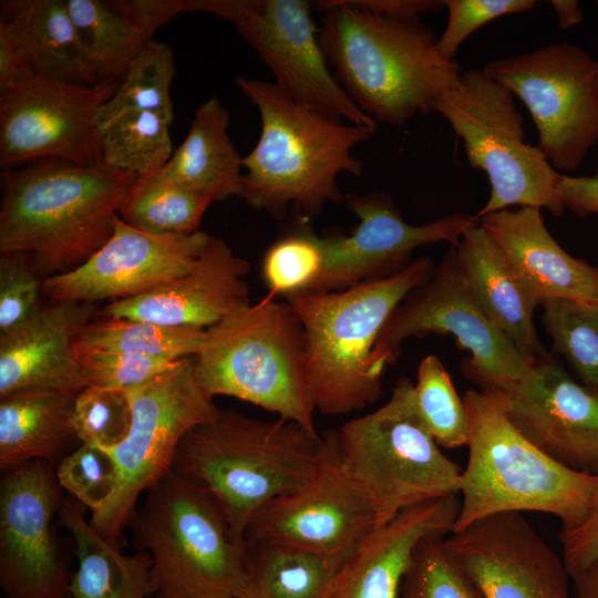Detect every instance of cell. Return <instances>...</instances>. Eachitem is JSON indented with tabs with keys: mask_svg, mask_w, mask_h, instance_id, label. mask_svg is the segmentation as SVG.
Here are the masks:
<instances>
[{
	"mask_svg": "<svg viewBox=\"0 0 598 598\" xmlns=\"http://www.w3.org/2000/svg\"><path fill=\"white\" fill-rule=\"evenodd\" d=\"M1 178L0 252L28 255L44 279L78 268L109 240L138 176L103 161L47 158L4 169Z\"/></svg>",
	"mask_w": 598,
	"mask_h": 598,
	"instance_id": "cell-1",
	"label": "cell"
},
{
	"mask_svg": "<svg viewBox=\"0 0 598 598\" xmlns=\"http://www.w3.org/2000/svg\"><path fill=\"white\" fill-rule=\"evenodd\" d=\"M323 13L319 41L337 81L377 122L401 126L434 112L437 99L457 85L455 61L436 49L437 37L420 19H392L349 0L316 1Z\"/></svg>",
	"mask_w": 598,
	"mask_h": 598,
	"instance_id": "cell-2",
	"label": "cell"
},
{
	"mask_svg": "<svg viewBox=\"0 0 598 598\" xmlns=\"http://www.w3.org/2000/svg\"><path fill=\"white\" fill-rule=\"evenodd\" d=\"M236 85L257 107L260 135L243 157L241 196L254 209L281 218L295 207L305 218L346 195L338 175L361 176L363 164L352 150L372 128L328 118L289 97L274 82L238 76Z\"/></svg>",
	"mask_w": 598,
	"mask_h": 598,
	"instance_id": "cell-3",
	"label": "cell"
},
{
	"mask_svg": "<svg viewBox=\"0 0 598 598\" xmlns=\"http://www.w3.org/2000/svg\"><path fill=\"white\" fill-rule=\"evenodd\" d=\"M321 436L300 424L218 410L181 441L172 472L206 489L223 508L234 538L245 543L251 517L268 502L313 476Z\"/></svg>",
	"mask_w": 598,
	"mask_h": 598,
	"instance_id": "cell-4",
	"label": "cell"
},
{
	"mask_svg": "<svg viewBox=\"0 0 598 598\" xmlns=\"http://www.w3.org/2000/svg\"><path fill=\"white\" fill-rule=\"evenodd\" d=\"M468 456L462 470L460 512L452 532L508 512L558 517L563 526L586 515L597 477L554 460L509 420L498 391L468 390Z\"/></svg>",
	"mask_w": 598,
	"mask_h": 598,
	"instance_id": "cell-5",
	"label": "cell"
},
{
	"mask_svg": "<svg viewBox=\"0 0 598 598\" xmlns=\"http://www.w3.org/2000/svg\"><path fill=\"white\" fill-rule=\"evenodd\" d=\"M152 559V598H248L246 543L218 502L171 472L146 492L128 526Z\"/></svg>",
	"mask_w": 598,
	"mask_h": 598,
	"instance_id": "cell-6",
	"label": "cell"
},
{
	"mask_svg": "<svg viewBox=\"0 0 598 598\" xmlns=\"http://www.w3.org/2000/svg\"><path fill=\"white\" fill-rule=\"evenodd\" d=\"M434 269V262L422 256L386 278L287 298L305 330L308 379L317 410L343 415L379 399L382 378L371 367L378 337L400 302Z\"/></svg>",
	"mask_w": 598,
	"mask_h": 598,
	"instance_id": "cell-7",
	"label": "cell"
},
{
	"mask_svg": "<svg viewBox=\"0 0 598 598\" xmlns=\"http://www.w3.org/2000/svg\"><path fill=\"white\" fill-rule=\"evenodd\" d=\"M195 374L210 398L250 402L318 434L305 330L287 301L267 295L206 329Z\"/></svg>",
	"mask_w": 598,
	"mask_h": 598,
	"instance_id": "cell-8",
	"label": "cell"
},
{
	"mask_svg": "<svg viewBox=\"0 0 598 598\" xmlns=\"http://www.w3.org/2000/svg\"><path fill=\"white\" fill-rule=\"evenodd\" d=\"M413 386L402 377L385 404L337 431L342 462L369 498L375 528L408 508L460 494L462 468L423 424Z\"/></svg>",
	"mask_w": 598,
	"mask_h": 598,
	"instance_id": "cell-9",
	"label": "cell"
},
{
	"mask_svg": "<svg viewBox=\"0 0 598 598\" xmlns=\"http://www.w3.org/2000/svg\"><path fill=\"white\" fill-rule=\"evenodd\" d=\"M434 112L462 140L470 166L487 175L491 194L474 215L477 220L515 206L546 208L554 217L564 214L563 174L537 146L525 143L523 115L507 87L473 69L437 99Z\"/></svg>",
	"mask_w": 598,
	"mask_h": 598,
	"instance_id": "cell-10",
	"label": "cell"
},
{
	"mask_svg": "<svg viewBox=\"0 0 598 598\" xmlns=\"http://www.w3.org/2000/svg\"><path fill=\"white\" fill-rule=\"evenodd\" d=\"M429 334L453 336L470 357L462 361L467 379L484 391L505 392L530 370V363L487 318L461 271L451 246L432 276L415 287L391 313L371 355L373 373L382 378L393 364L401 344Z\"/></svg>",
	"mask_w": 598,
	"mask_h": 598,
	"instance_id": "cell-11",
	"label": "cell"
},
{
	"mask_svg": "<svg viewBox=\"0 0 598 598\" xmlns=\"http://www.w3.org/2000/svg\"><path fill=\"white\" fill-rule=\"evenodd\" d=\"M127 393L132 406L128 433L116 446L105 450L115 465V488L90 518L91 525L114 545H118L141 495L172 472L186 433L219 410L197 382L195 357L181 359L171 370Z\"/></svg>",
	"mask_w": 598,
	"mask_h": 598,
	"instance_id": "cell-12",
	"label": "cell"
},
{
	"mask_svg": "<svg viewBox=\"0 0 598 598\" xmlns=\"http://www.w3.org/2000/svg\"><path fill=\"white\" fill-rule=\"evenodd\" d=\"M483 70L528 110L536 145L556 171H575L598 143V59L559 42L488 62Z\"/></svg>",
	"mask_w": 598,
	"mask_h": 598,
	"instance_id": "cell-13",
	"label": "cell"
},
{
	"mask_svg": "<svg viewBox=\"0 0 598 598\" xmlns=\"http://www.w3.org/2000/svg\"><path fill=\"white\" fill-rule=\"evenodd\" d=\"M184 7L234 23L270 70L276 86L299 104L375 131L378 122L354 104L330 71L309 1L184 0Z\"/></svg>",
	"mask_w": 598,
	"mask_h": 598,
	"instance_id": "cell-14",
	"label": "cell"
},
{
	"mask_svg": "<svg viewBox=\"0 0 598 598\" xmlns=\"http://www.w3.org/2000/svg\"><path fill=\"white\" fill-rule=\"evenodd\" d=\"M374 528L375 514L342 462L337 431H328L321 436L312 478L265 504L251 517L245 543L346 558Z\"/></svg>",
	"mask_w": 598,
	"mask_h": 598,
	"instance_id": "cell-15",
	"label": "cell"
},
{
	"mask_svg": "<svg viewBox=\"0 0 598 598\" xmlns=\"http://www.w3.org/2000/svg\"><path fill=\"white\" fill-rule=\"evenodd\" d=\"M118 85L39 78L0 92L1 167L47 158L83 166L100 163L96 115Z\"/></svg>",
	"mask_w": 598,
	"mask_h": 598,
	"instance_id": "cell-16",
	"label": "cell"
},
{
	"mask_svg": "<svg viewBox=\"0 0 598 598\" xmlns=\"http://www.w3.org/2000/svg\"><path fill=\"white\" fill-rule=\"evenodd\" d=\"M65 496L55 467L32 461L0 481V586L6 598H70L72 574L54 517Z\"/></svg>",
	"mask_w": 598,
	"mask_h": 598,
	"instance_id": "cell-17",
	"label": "cell"
},
{
	"mask_svg": "<svg viewBox=\"0 0 598 598\" xmlns=\"http://www.w3.org/2000/svg\"><path fill=\"white\" fill-rule=\"evenodd\" d=\"M344 203L358 224L349 235L323 237L326 265L311 292L339 291L390 277L412 262L417 247L440 241L456 246L464 233L478 223L473 215L453 214L411 225L391 195L381 190L347 194Z\"/></svg>",
	"mask_w": 598,
	"mask_h": 598,
	"instance_id": "cell-18",
	"label": "cell"
},
{
	"mask_svg": "<svg viewBox=\"0 0 598 598\" xmlns=\"http://www.w3.org/2000/svg\"><path fill=\"white\" fill-rule=\"evenodd\" d=\"M444 545L484 598H573L563 557L523 513L477 519Z\"/></svg>",
	"mask_w": 598,
	"mask_h": 598,
	"instance_id": "cell-19",
	"label": "cell"
},
{
	"mask_svg": "<svg viewBox=\"0 0 598 598\" xmlns=\"http://www.w3.org/2000/svg\"><path fill=\"white\" fill-rule=\"evenodd\" d=\"M212 235L153 234L123 221L118 214L109 240L78 268L43 279L50 301L114 302L140 296L185 272Z\"/></svg>",
	"mask_w": 598,
	"mask_h": 598,
	"instance_id": "cell-20",
	"label": "cell"
},
{
	"mask_svg": "<svg viewBox=\"0 0 598 598\" xmlns=\"http://www.w3.org/2000/svg\"><path fill=\"white\" fill-rule=\"evenodd\" d=\"M513 424L559 463L598 468V388L577 382L550 354L505 392Z\"/></svg>",
	"mask_w": 598,
	"mask_h": 598,
	"instance_id": "cell-21",
	"label": "cell"
},
{
	"mask_svg": "<svg viewBox=\"0 0 598 598\" xmlns=\"http://www.w3.org/2000/svg\"><path fill=\"white\" fill-rule=\"evenodd\" d=\"M249 269L248 260L210 236L187 272L140 296L109 302L100 317L206 330L250 302L244 280Z\"/></svg>",
	"mask_w": 598,
	"mask_h": 598,
	"instance_id": "cell-22",
	"label": "cell"
},
{
	"mask_svg": "<svg viewBox=\"0 0 598 598\" xmlns=\"http://www.w3.org/2000/svg\"><path fill=\"white\" fill-rule=\"evenodd\" d=\"M99 316L95 303L51 301L18 328L0 334V398L32 388L75 394L83 390L74 342Z\"/></svg>",
	"mask_w": 598,
	"mask_h": 598,
	"instance_id": "cell-23",
	"label": "cell"
},
{
	"mask_svg": "<svg viewBox=\"0 0 598 598\" xmlns=\"http://www.w3.org/2000/svg\"><path fill=\"white\" fill-rule=\"evenodd\" d=\"M460 512L457 496L426 502L374 528L342 561L329 598H398L417 545L446 537Z\"/></svg>",
	"mask_w": 598,
	"mask_h": 598,
	"instance_id": "cell-24",
	"label": "cell"
},
{
	"mask_svg": "<svg viewBox=\"0 0 598 598\" xmlns=\"http://www.w3.org/2000/svg\"><path fill=\"white\" fill-rule=\"evenodd\" d=\"M478 224L538 306L559 299L598 302V267L565 251L540 209L506 208L482 216Z\"/></svg>",
	"mask_w": 598,
	"mask_h": 598,
	"instance_id": "cell-25",
	"label": "cell"
},
{
	"mask_svg": "<svg viewBox=\"0 0 598 598\" xmlns=\"http://www.w3.org/2000/svg\"><path fill=\"white\" fill-rule=\"evenodd\" d=\"M455 250L464 279L487 318L530 363L548 357L534 323L536 300L478 223L464 233Z\"/></svg>",
	"mask_w": 598,
	"mask_h": 598,
	"instance_id": "cell-26",
	"label": "cell"
},
{
	"mask_svg": "<svg viewBox=\"0 0 598 598\" xmlns=\"http://www.w3.org/2000/svg\"><path fill=\"white\" fill-rule=\"evenodd\" d=\"M65 3L100 83H120L157 29L185 11L184 0H65Z\"/></svg>",
	"mask_w": 598,
	"mask_h": 598,
	"instance_id": "cell-27",
	"label": "cell"
},
{
	"mask_svg": "<svg viewBox=\"0 0 598 598\" xmlns=\"http://www.w3.org/2000/svg\"><path fill=\"white\" fill-rule=\"evenodd\" d=\"M75 393L32 388L0 398V470L32 461L54 467L80 444L73 424Z\"/></svg>",
	"mask_w": 598,
	"mask_h": 598,
	"instance_id": "cell-28",
	"label": "cell"
},
{
	"mask_svg": "<svg viewBox=\"0 0 598 598\" xmlns=\"http://www.w3.org/2000/svg\"><path fill=\"white\" fill-rule=\"evenodd\" d=\"M229 112L216 97L199 105L183 143L155 176L221 202L241 196L243 157L228 135Z\"/></svg>",
	"mask_w": 598,
	"mask_h": 598,
	"instance_id": "cell-29",
	"label": "cell"
},
{
	"mask_svg": "<svg viewBox=\"0 0 598 598\" xmlns=\"http://www.w3.org/2000/svg\"><path fill=\"white\" fill-rule=\"evenodd\" d=\"M73 497H65L59 518L69 530L78 560L70 598L152 597L151 556L144 550L125 555L86 520Z\"/></svg>",
	"mask_w": 598,
	"mask_h": 598,
	"instance_id": "cell-30",
	"label": "cell"
},
{
	"mask_svg": "<svg viewBox=\"0 0 598 598\" xmlns=\"http://www.w3.org/2000/svg\"><path fill=\"white\" fill-rule=\"evenodd\" d=\"M0 9V21L23 42L42 78L100 83L65 0H4Z\"/></svg>",
	"mask_w": 598,
	"mask_h": 598,
	"instance_id": "cell-31",
	"label": "cell"
},
{
	"mask_svg": "<svg viewBox=\"0 0 598 598\" xmlns=\"http://www.w3.org/2000/svg\"><path fill=\"white\" fill-rule=\"evenodd\" d=\"M248 598H329L346 558L282 545L246 544Z\"/></svg>",
	"mask_w": 598,
	"mask_h": 598,
	"instance_id": "cell-32",
	"label": "cell"
},
{
	"mask_svg": "<svg viewBox=\"0 0 598 598\" xmlns=\"http://www.w3.org/2000/svg\"><path fill=\"white\" fill-rule=\"evenodd\" d=\"M204 337L205 330L99 316L82 328L74 352L109 351L179 360L195 357Z\"/></svg>",
	"mask_w": 598,
	"mask_h": 598,
	"instance_id": "cell-33",
	"label": "cell"
},
{
	"mask_svg": "<svg viewBox=\"0 0 598 598\" xmlns=\"http://www.w3.org/2000/svg\"><path fill=\"white\" fill-rule=\"evenodd\" d=\"M169 125L150 111L118 112L97 126L102 161L138 177L156 173L174 153Z\"/></svg>",
	"mask_w": 598,
	"mask_h": 598,
	"instance_id": "cell-34",
	"label": "cell"
},
{
	"mask_svg": "<svg viewBox=\"0 0 598 598\" xmlns=\"http://www.w3.org/2000/svg\"><path fill=\"white\" fill-rule=\"evenodd\" d=\"M213 204L207 196L154 174L138 177L123 199L118 216L153 234H192Z\"/></svg>",
	"mask_w": 598,
	"mask_h": 598,
	"instance_id": "cell-35",
	"label": "cell"
},
{
	"mask_svg": "<svg viewBox=\"0 0 598 598\" xmlns=\"http://www.w3.org/2000/svg\"><path fill=\"white\" fill-rule=\"evenodd\" d=\"M175 75L174 51L167 44L150 41L135 56L116 92L100 107L97 126L123 110L156 113L174 121L171 84Z\"/></svg>",
	"mask_w": 598,
	"mask_h": 598,
	"instance_id": "cell-36",
	"label": "cell"
},
{
	"mask_svg": "<svg viewBox=\"0 0 598 598\" xmlns=\"http://www.w3.org/2000/svg\"><path fill=\"white\" fill-rule=\"evenodd\" d=\"M326 265L323 237L303 223L278 237L265 251L261 276L271 297L311 292Z\"/></svg>",
	"mask_w": 598,
	"mask_h": 598,
	"instance_id": "cell-37",
	"label": "cell"
},
{
	"mask_svg": "<svg viewBox=\"0 0 598 598\" xmlns=\"http://www.w3.org/2000/svg\"><path fill=\"white\" fill-rule=\"evenodd\" d=\"M413 396L423 424L440 446L455 448L467 444L464 400L437 355L427 354L420 361Z\"/></svg>",
	"mask_w": 598,
	"mask_h": 598,
	"instance_id": "cell-38",
	"label": "cell"
},
{
	"mask_svg": "<svg viewBox=\"0 0 598 598\" xmlns=\"http://www.w3.org/2000/svg\"><path fill=\"white\" fill-rule=\"evenodd\" d=\"M543 308L554 351L566 359L581 383L598 388V302L559 299Z\"/></svg>",
	"mask_w": 598,
	"mask_h": 598,
	"instance_id": "cell-39",
	"label": "cell"
},
{
	"mask_svg": "<svg viewBox=\"0 0 598 598\" xmlns=\"http://www.w3.org/2000/svg\"><path fill=\"white\" fill-rule=\"evenodd\" d=\"M401 590L404 598H484L439 536L417 545Z\"/></svg>",
	"mask_w": 598,
	"mask_h": 598,
	"instance_id": "cell-40",
	"label": "cell"
},
{
	"mask_svg": "<svg viewBox=\"0 0 598 598\" xmlns=\"http://www.w3.org/2000/svg\"><path fill=\"white\" fill-rule=\"evenodd\" d=\"M131 422L126 390L90 385L75 395L73 424L81 443L110 450L125 439Z\"/></svg>",
	"mask_w": 598,
	"mask_h": 598,
	"instance_id": "cell-41",
	"label": "cell"
},
{
	"mask_svg": "<svg viewBox=\"0 0 598 598\" xmlns=\"http://www.w3.org/2000/svg\"><path fill=\"white\" fill-rule=\"evenodd\" d=\"M55 474L62 489L90 508L91 513L106 504L116 484V470L111 455L86 443H81L69 453L55 466Z\"/></svg>",
	"mask_w": 598,
	"mask_h": 598,
	"instance_id": "cell-42",
	"label": "cell"
},
{
	"mask_svg": "<svg viewBox=\"0 0 598 598\" xmlns=\"http://www.w3.org/2000/svg\"><path fill=\"white\" fill-rule=\"evenodd\" d=\"M74 353L85 386L126 391L171 370L181 360L109 351H78Z\"/></svg>",
	"mask_w": 598,
	"mask_h": 598,
	"instance_id": "cell-43",
	"label": "cell"
},
{
	"mask_svg": "<svg viewBox=\"0 0 598 598\" xmlns=\"http://www.w3.org/2000/svg\"><path fill=\"white\" fill-rule=\"evenodd\" d=\"M43 279L23 252H0V334L28 321L41 307Z\"/></svg>",
	"mask_w": 598,
	"mask_h": 598,
	"instance_id": "cell-44",
	"label": "cell"
},
{
	"mask_svg": "<svg viewBox=\"0 0 598 598\" xmlns=\"http://www.w3.org/2000/svg\"><path fill=\"white\" fill-rule=\"evenodd\" d=\"M447 22L436 40L440 54L454 61L462 43L477 29L503 16L530 10L534 0H444Z\"/></svg>",
	"mask_w": 598,
	"mask_h": 598,
	"instance_id": "cell-45",
	"label": "cell"
},
{
	"mask_svg": "<svg viewBox=\"0 0 598 598\" xmlns=\"http://www.w3.org/2000/svg\"><path fill=\"white\" fill-rule=\"evenodd\" d=\"M596 487L585 517L571 526H563V559L570 577L598 557V468Z\"/></svg>",
	"mask_w": 598,
	"mask_h": 598,
	"instance_id": "cell-46",
	"label": "cell"
},
{
	"mask_svg": "<svg viewBox=\"0 0 598 598\" xmlns=\"http://www.w3.org/2000/svg\"><path fill=\"white\" fill-rule=\"evenodd\" d=\"M42 78L17 33L0 21V92Z\"/></svg>",
	"mask_w": 598,
	"mask_h": 598,
	"instance_id": "cell-47",
	"label": "cell"
},
{
	"mask_svg": "<svg viewBox=\"0 0 598 598\" xmlns=\"http://www.w3.org/2000/svg\"><path fill=\"white\" fill-rule=\"evenodd\" d=\"M560 193L565 209L579 217L596 215L598 217V175L570 176L561 175Z\"/></svg>",
	"mask_w": 598,
	"mask_h": 598,
	"instance_id": "cell-48",
	"label": "cell"
},
{
	"mask_svg": "<svg viewBox=\"0 0 598 598\" xmlns=\"http://www.w3.org/2000/svg\"><path fill=\"white\" fill-rule=\"evenodd\" d=\"M363 11L392 18L415 20L423 14L437 13L445 8L444 0H349Z\"/></svg>",
	"mask_w": 598,
	"mask_h": 598,
	"instance_id": "cell-49",
	"label": "cell"
},
{
	"mask_svg": "<svg viewBox=\"0 0 598 598\" xmlns=\"http://www.w3.org/2000/svg\"><path fill=\"white\" fill-rule=\"evenodd\" d=\"M570 578L573 598H598V557Z\"/></svg>",
	"mask_w": 598,
	"mask_h": 598,
	"instance_id": "cell-50",
	"label": "cell"
},
{
	"mask_svg": "<svg viewBox=\"0 0 598 598\" xmlns=\"http://www.w3.org/2000/svg\"><path fill=\"white\" fill-rule=\"evenodd\" d=\"M560 28H570L582 21V10L577 0H550Z\"/></svg>",
	"mask_w": 598,
	"mask_h": 598,
	"instance_id": "cell-51",
	"label": "cell"
},
{
	"mask_svg": "<svg viewBox=\"0 0 598 598\" xmlns=\"http://www.w3.org/2000/svg\"><path fill=\"white\" fill-rule=\"evenodd\" d=\"M596 3H597V6H598V1H597Z\"/></svg>",
	"mask_w": 598,
	"mask_h": 598,
	"instance_id": "cell-52",
	"label": "cell"
},
{
	"mask_svg": "<svg viewBox=\"0 0 598 598\" xmlns=\"http://www.w3.org/2000/svg\"><path fill=\"white\" fill-rule=\"evenodd\" d=\"M598 59V58H597Z\"/></svg>",
	"mask_w": 598,
	"mask_h": 598,
	"instance_id": "cell-53",
	"label": "cell"
}]
</instances>
